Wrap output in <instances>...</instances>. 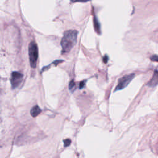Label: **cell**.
Listing matches in <instances>:
<instances>
[{
	"label": "cell",
	"mask_w": 158,
	"mask_h": 158,
	"mask_svg": "<svg viewBox=\"0 0 158 158\" xmlns=\"http://www.w3.org/2000/svg\"><path fill=\"white\" fill-rule=\"evenodd\" d=\"M107 60H108V57H107V56L106 55V56H104V57H103V62H104V63H107Z\"/></svg>",
	"instance_id": "7c38bea8"
},
{
	"label": "cell",
	"mask_w": 158,
	"mask_h": 158,
	"mask_svg": "<svg viewBox=\"0 0 158 158\" xmlns=\"http://www.w3.org/2000/svg\"><path fill=\"white\" fill-rule=\"evenodd\" d=\"M93 22H94V27L96 31L98 34H100L101 33V28H100L99 22L98 20V19H97V18H96V17L95 15L93 16Z\"/></svg>",
	"instance_id": "52a82bcc"
},
{
	"label": "cell",
	"mask_w": 158,
	"mask_h": 158,
	"mask_svg": "<svg viewBox=\"0 0 158 158\" xmlns=\"http://www.w3.org/2000/svg\"><path fill=\"white\" fill-rule=\"evenodd\" d=\"M157 70H156L154 72V73L153 75L152 78H151V80H150V81L149 82L148 85L149 86H151V87H154L157 85V80H158V77H157Z\"/></svg>",
	"instance_id": "5b68a950"
},
{
	"label": "cell",
	"mask_w": 158,
	"mask_h": 158,
	"mask_svg": "<svg viewBox=\"0 0 158 158\" xmlns=\"http://www.w3.org/2000/svg\"><path fill=\"white\" fill-rule=\"evenodd\" d=\"M41 112V109L38 107V106L36 105L33 106L31 110H30V114L33 117H35L37 115H38Z\"/></svg>",
	"instance_id": "8992f818"
},
{
	"label": "cell",
	"mask_w": 158,
	"mask_h": 158,
	"mask_svg": "<svg viewBox=\"0 0 158 158\" xmlns=\"http://www.w3.org/2000/svg\"><path fill=\"white\" fill-rule=\"evenodd\" d=\"M23 79V75L18 72H13L11 75L10 82L13 88H17L22 82Z\"/></svg>",
	"instance_id": "277c9868"
},
{
	"label": "cell",
	"mask_w": 158,
	"mask_h": 158,
	"mask_svg": "<svg viewBox=\"0 0 158 158\" xmlns=\"http://www.w3.org/2000/svg\"><path fill=\"white\" fill-rule=\"evenodd\" d=\"M77 31L76 30H69L64 33L61 40L62 53L66 54L72 49L77 42Z\"/></svg>",
	"instance_id": "6da1fadb"
},
{
	"label": "cell",
	"mask_w": 158,
	"mask_h": 158,
	"mask_svg": "<svg viewBox=\"0 0 158 158\" xmlns=\"http://www.w3.org/2000/svg\"><path fill=\"white\" fill-rule=\"evenodd\" d=\"M151 60H152V61L157 62V55H154V56H151Z\"/></svg>",
	"instance_id": "8fae6325"
},
{
	"label": "cell",
	"mask_w": 158,
	"mask_h": 158,
	"mask_svg": "<svg viewBox=\"0 0 158 158\" xmlns=\"http://www.w3.org/2000/svg\"><path fill=\"white\" fill-rule=\"evenodd\" d=\"M86 80H83V81H80V82L79 85H78V87H79V88H80V89H83V88L85 87V84H86Z\"/></svg>",
	"instance_id": "9c48e42d"
},
{
	"label": "cell",
	"mask_w": 158,
	"mask_h": 158,
	"mask_svg": "<svg viewBox=\"0 0 158 158\" xmlns=\"http://www.w3.org/2000/svg\"><path fill=\"white\" fill-rule=\"evenodd\" d=\"M69 88L71 91H73L75 89V83L73 80H71L69 84Z\"/></svg>",
	"instance_id": "ba28073f"
},
{
	"label": "cell",
	"mask_w": 158,
	"mask_h": 158,
	"mask_svg": "<svg viewBox=\"0 0 158 158\" xmlns=\"http://www.w3.org/2000/svg\"><path fill=\"white\" fill-rule=\"evenodd\" d=\"M28 55L29 61L31 68H35L38 57V49L36 43L35 41H31L28 46Z\"/></svg>",
	"instance_id": "7a4b0ae2"
},
{
	"label": "cell",
	"mask_w": 158,
	"mask_h": 158,
	"mask_svg": "<svg viewBox=\"0 0 158 158\" xmlns=\"http://www.w3.org/2000/svg\"><path fill=\"white\" fill-rule=\"evenodd\" d=\"M134 77H135V73H131V74L126 75L123 77L120 78L118 81V84L117 86L115 87V91L118 90H121L125 88V87H127Z\"/></svg>",
	"instance_id": "3957f363"
},
{
	"label": "cell",
	"mask_w": 158,
	"mask_h": 158,
	"mask_svg": "<svg viewBox=\"0 0 158 158\" xmlns=\"http://www.w3.org/2000/svg\"><path fill=\"white\" fill-rule=\"evenodd\" d=\"M64 146L67 147L70 144L71 140L70 139H65L64 140Z\"/></svg>",
	"instance_id": "30bf717a"
}]
</instances>
